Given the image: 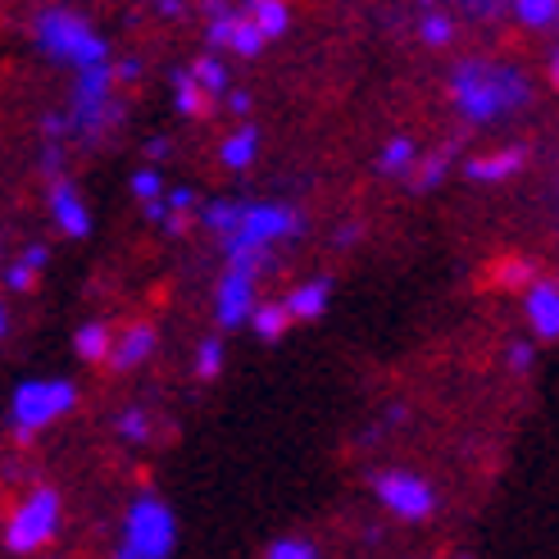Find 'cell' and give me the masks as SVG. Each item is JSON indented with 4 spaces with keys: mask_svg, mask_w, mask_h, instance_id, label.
<instances>
[{
    "mask_svg": "<svg viewBox=\"0 0 559 559\" xmlns=\"http://www.w3.org/2000/svg\"><path fill=\"white\" fill-rule=\"evenodd\" d=\"M37 277H41L37 269H27L23 260H14V264L5 269V287H10L14 296H23V292H33V287H37Z\"/></svg>",
    "mask_w": 559,
    "mask_h": 559,
    "instance_id": "34",
    "label": "cell"
},
{
    "mask_svg": "<svg viewBox=\"0 0 559 559\" xmlns=\"http://www.w3.org/2000/svg\"><path fill=\"white\" fill-rule=\"evenodd\" d=\"M246 323L255 328V337H260V342H277V337H283V332L292 328V319H287V310H283V300H255V310H250Z\"/></svg>",
    "mask_w": 559,
    "mask_h": 559,
    "instance_id": "20",
    "label": "cell"
},
{
    "mask_svg": "<svg viewBox=\"0 0 559 559\" xmlns=\"http://www.w3.org/2000/svg\"><path fill=\"white\" fill-rule=\"evenodd\" d=\"M19 260H23L27 269H37V273H41V269H46V260H50V250H46L41 241H33V246H23V255H19Z\"/></svg>",
    "mask_w": 559,
    "mask_h": 559,
    "instance_id": "39",
    "label": "cell"
},
{
    "mask_svg": "<svg viewBox=\"0 0 559 559\" xmlns=\"http://www.w3.org/2000/svg\"><path fill=\"white\" fill-rule=\"evenodd\" d=\"M264 559H319V546L314 542H305V537H277Z\"/></svg>",
    "mask_w": 559,
    "mask_h": 559,
    "instance_id": "29",
    "label": "cell"
},
{
    "mask_svg": "<svg viewBox=\"0 0 559 559\" xmlns=\"http://www.w3.org/2000/svg\"><path fill=\"white\" fill-rule=\"evenodd\" d=\"M60 519H64V496L55 487H33L27 491L14 514L5 519V550L10 555H37L55 542V533H60Z\"/></svg>",
    "mask_w": 559,
    "mask_h": 559,
    "instance_id": "7",
    "label": "cell"
},
{
    "mask_svg": "<svg viewBox=\"0 0 559 559\" xmlns=\"http://www.w3.org/2000/svg\"><path fill=\"white\" fill-rule=\"evenodd\" d=\"M132 195H136V201H155V195H164V178H159L155 164H151V169L132 174Z\"/></svg>",
    "mask_w": 559,
    "mask_h": 559,
    "instance_id": "31",
    "label": "cell"
},
{
    "mask_svg": "<svg viewBox=\"0 0 559 559\" xmlns=\"http://www.w3.org/2000/svg\"><path fill=\"white\" fill-rule=\"evenodd\" d=\"M164 233H169V237L187 233V214H164Z\"/></svg>",
    "mask_w": 559,
    "mask_h": 559,
    "instance_id": "45",
    "label": "cell"
},
{
    "mask_svg": "<svg viewBox=\"0 0 559 559\" xmlns=\"http://www.w3.org/2000/svg\"><path fill=\"white\" fill-rule=\"evenodd\" d=\"M187 73L195 78V87H201L210 100H218L223 92H228V64H223L218 55H201V60H195Z\"/></svg>",
    "mask_w": 559,
    "mask_h": 559,
    "instance_id": "22",
    "label": "cell"
},
{
    "mask_svg": "<svg viewBox=\"0 0 559 559\" xmlns=\"http://www.w3.org/2000/svg\"><path fill=\"white\" fill-rule=\"evenodd\" d=\"M468 5H473L478 19H496L500 10H510V0H468Z\"/></svg>",
    "mask_w": 559,
    "mask_h": 559,
    "instance_id": "41",
    "label": "cell"
},
{
    "mask_svg": "<svg viewBox=\"0 0 559 559\" xmlns=\"http://www.w3.org/2000/svg\"><path fill=\"white\" fill-rule=\"evenodd\" d=\"M523 314H527V328H533V337L542 342H555L559 337V283L555 277H533V283L523 287Z\"/></svg>",
    "mask_w": 559,
    "mask_h": 559,
    "instance_id": "11",
    "label": "cell"
},
{
    "mask_svg": "<svg viewBox=\"0 0 559 559\" xmlns=\"http://www.w3.org/2000/svg\"><path fill=\"white\" fill-rule=\"evenodd\" d=\"M60 174H64V146L46 142V151H41V178H60Z\"/></svg>",
    "mask_w": 559,
    "mask_h": 559,
    "instance_id": "36",
    "label": "cell"
},
{
    "mask_svg": "<svg viewBox=\"0 0 559 559\" xmlns=\"http://www.w3.org/2000/svg\"><path fill=\"white\" fill-rule=\"evenodd\" d=\"M178 550V514L169 500L142 491L123 514V537L115 559H169Z\"/></svg>",
    "mask_w": 559,
    "mask_h": 559,
    "instance_id": "5",
    "label": "cell"
},
{
    "mask_svg": "<svg viewBox=\"0 0 559 559\" xmlns=\"http://www.w3.org/2000/svg\"><path fill=\"white\" fill-rule=\"evenodd\" d=\"M201 5H205V14H223V10H233L228 0H201Z\"/></svg>",
    "mask_w": 559,
    "mask_h": 559,
    "instance_id": "48",
    "label": "cell"
},
{
    "mask_svg": "<svg viewBox=\"0 0 559 559\" xmlns=\"http://www.w3.org/2000/svg\"><path fill=\"white\" fill-rule=\"evenodd\" d=\"M115 64V60H109ZM109 64H92V69H78L73 73V96H69V136H82L87 146H100L105 132L119 123L123 105H115V73Z\"/></svg>",
    "mask_w": 559,
    "mask_h": 559,
    "instance_id": "4",
    "label": "cell"
},
{
    "mask_svg": "<svg viewBox=\"0 0 559 559\" xmlns=\"http://www.w3.org/2000/svg\"><path fill=\"white\" fill-rule=\"evenodd\" d=\"M300 228H305V218H300V210H292V205H277V201H241L237 228L223 237V255H228V260H250V264H269L273 246L300 237Z\"/></svg>",
    "mask_w": 559,
    "mask_h": 559,
    "instance_id": "3",
    "label": "cell"
},
{
    "mask_svg": "<svg viewBox=\"0 0 559 559\" xmlns=\"http://www.w3.org/2000/svg\"><path fill=\"white\" fill-rule=\"evenodd\" d=\"M414 164H418V146H414V136H391V142L378 151L373 169H378L382 178H409V174H414Z\"/></svg>",
    "mask_w": 559,
    "mask_h": 559,
    "instance_id": "18",
    "label": "cell"
},
{
    "mask_svg": "<svg viewBox=\"0 0 559 559\" xmlns=\"http://www.w3.org/2000/svg\"><path fill=\"white\" fill-rule=\"evenodd\" d=\"M10 337V310H5V300H0V342Z\"/></svg>",
    "mask_w": 559,
    "mask_h": 559,
    "instance_id": "47",
    "label": "cell"
},
{
    "mask_svg": "<svg viewBox=\"0 0 559 559\" xmlns=\"http://www.w3.org/2000/svg\"><path fill=\"white\" fill-rule=\"evenodd\" d=\"M223 100H228V109H233V119H246L250 115V105H255V96H250V92H223Z\"/></svg>",
    "mask_w": 559,
    "mask_h": 559,
    "instance_id": "38",
    "label": "cell"
},
{
    "mask_svg": "<svg viewBox=\"0 0 559 559\" xmlns=\"http://www.w3.org/2000/svg\"><path fill=\"white\" fill-rule=\"evenodd\" d=\"M264 37H260V27L250 23L246 14H237V23H233V33H228V50L237 55V60H260L264 55Z\"/></svg>",
    "mask_w": 559,
    "mask_h": 559,
    "instance_id": "24",
    "label": "cell"
},
{
    "mask_svg": "<svg viewBox=\"0 0 559 559\" xmlns=\"http://www.w3.org/2000/svg\"><path fill=\"white\" fill-rule=\"evenodd\" d=\"M78 405V386L69 378H27L14 386L10 396V432L14 441H33L37 432H46L50 424H60V418Z\"/></svg>",
    "mask_w": 559,
    "mask_h": 559,
    "instance_id": "6",
    "label": "cell"
},
{
    "mask_svg": "<svg viewBox=\"0 0 559 559\" xmlns=\"http://www.w3.org/2000/svg\"><path fill=\"white\" fill-rule=\"evenodd\" d=\"M328 300H332V277H305L283 296V310L292 323H314L328 310Z\"/></svg>",
    "mask_w": 559,
    "mask_h": 559,
    "instance_id": "14",
    "label": "cell"
},
{
    "mask_svg": "<svg viewBox=\"0 0 559 559\" xmlns=\"http://www.w3.org/2000/svg\"><path fill=\"white\" fill-rule=\"evenodd\" d=\"M142 210H146V218H151V223H164V214H169V205H164L159 195H155V201H142Z\"/></svg>",
    "mask_w": 559,
    "mask_h": 559,
    "instance_id": "44",
    "label": "cell"
},
{
    "mask_svg": "<svg viewBox=\"0 0 559 559\" xmlns=\"http://www.w3.org/2000/svg\"><path fill=\"white\" fill-rule=\"evenodd\" d=\"M460 559H473V555H460Z\"/></svg>",
    "mask_w": 559,
    "mask_h": 559,
    "instance_id": "49",
    "label": "cell"
},
{
    "mask_svg": "<svg viewBox=\"0 0 559 559\" xmlns=\"http://www.w3.org/2000/svg\"><path fill=\"white\" fill-rule=\"evenodd\" d=\"M533 82L514 64H496V60H460L451 69V105L460 109V119L473 128H487L500 119H514L533 105Z\"/></svg>",
    "mask_w": 559,
    "mask_h": 559,
    "instance_id": "1",
    "label": "cell"
},
{
    "mask_svg": "<svg viewBox=\"0 0 559 559\" xmlns=\"http://www.w3.org/2000/svg\"><path fill=\"white\" fill-rule=\"evenodd\" d=\"M445 169H451V155H418V164H414V191H432L441 178H445Z\"/></svg>",
    "mask_w": 559,
    "mask_h": 559,
    "instance_id": "28",
    "label": "cell"
},
{
    "mask_svg": "<svg viewBox=\"0 0 559 559\" xmlns=\"http://www.w3.org/2000/svg\"><path fill=\"white\" fill-rule=\"evenodd\" d=\"M523 164H527V151L523 146H510V151H491V155H473L464 164V174L468 182H483V187H496V182H510L523 174Z\"/></svg>",
    "mask_w": 559,
    "mask_h": 559,
    "instance_id": "13",
    "label": "cell"
},
{
    "mask_svg": "<svg viewBox=\"0 0 559 559\" xmlns=\"http://www.w3.org/2000/svg\"><path fill=\"white\" fill-rule=\"evenodd\" d=\"M260 142H264L260 128H255V123H241L237 132H228V136L218 142V164H223L228 174H246L250 164L260 159Z\"/></svg>",
    "mask_w": 559,
    "mask_h": 559,
    "instance_id": "15",
    "label": "cell"
},
{
    "mask_svg": "<svg viewBox=\"0 0 559 559\" xmlns=\"http://www.w3.org/2000/svg\"><path fill=\"white\" fill-rule=\"evenodd\" d=\"M159 346V332L151 323H132L123 332H115V342H109V355H105V365H115L119 373H132V369H142L146 359L155 355Z\"/></svg>",
    "mask_w": 559,
    "mask_h": 559,
    "instance_id": "12",
    "label": "cell"
},
{
    "mask_svg": "<svg viewBox=\"0 0 559 559\" xmlns=\"http://www.w3.org/2000/svg\"><path fill=\"white\" fill-rule=\"evenodd\" d=\"M109 342H115V328H109L105 319H87L73 332V355L82 359V365H105Z\"/></svg>",
    "mask_w": 559,
    "mask_h": 559,
    "instance_id": "17",
    "label": "cell"
},
{
    "mask_svg": "<svg viewBox=\"0 0 559 559\" xmlns=\"http://www.w3.org/2000/svg\"><path fill=\"white\" fill-rule=\"evenodd\" d=\"M174 109L182 119H205L210 115V96L195 87V78L187 69H174Z\"/></svg>",
    "mask_w": 559,
    "mask_h": 559,
    "instance_id": "19",
    "label": "cell"
},
{
    "mask_svg": "<svg viewBox=\"0 0 559 559\" xmlns=\"http://www.w3.org/2000/svg\"><path fill=\"white\" fill-rule=\"evenodd\" d=\"M46 210H50L55 228H60L64 237H73V241L92 237V210H87V201H82V191L73 187L69 174L46 178Z\"/></svg>",
    "mask_w": 559,
    "mask_h": 559,
    "instance_id": "10",
    "label": "cell"
},
{
    "mask_svg": "<svg viewBox=\"0 0 559 559\" xmlns=\"http://www.w3.org/2000/svg\"><path fill=\"white\" fill-rule=\"evenodd\" d=\"M246 19L260 27L264 41H277V37L292 33V5H287V0H250Z\"/></svg>",
    "mask_w": 559,
    "mask_h": 559,
    "instance_id": "16",
    "label": "cell"
},
{
    "mask_svg": "<svg viewBox=\"0 0 559 559\" xmlns=\"http://www.w3.org/2000/svg\"><path fill=\"white\" fill-rule=\"evenodd\" d=\"M233 23H237V14L233 10H223V14H210V23H205V41L210 46H228V33H233Z\"/></svg>",
    "mask_w": 559,
    "mask_h": 559,
    "instance_id": "35",
    "label": "cell"
},
{
    "mask_svg": "<svg viewBox=\"0 0 559 559\" xmlns=\"http://www.w3.org/2000/svg\"><path fill=\"white\" fill-rule=\"evenodd\" d=\"M159 201L169 205V214H191L195 205H201V195H195V187H164Z\"/></svg>",
    "mask_w": 559,
    "mask_h": 559,
    "instance_id": "33",
    "label": "cell"
},
{
    "mask_svg": "<svg viewBox=\"0 0 559 559\" xmlns=\"http://www.w3.org/2000/svg\"><path fill=\"white\" fill-rule=\"evenodd\" d=\"M33 41L50 64L73 69V73L92 64H109V41L96 33L87 14L64 10V5H50L33 19Z\"/></svg>",
    "mask_w": 559,
    "mask_h": 559,
    "instance_id": "2",
    "label": "cell"
},
{
    "mask_svg": "<svg viewBox=\"0 0 559 559\" xmlns=\"http://www.w3.org/2000/svg\"><path fill=\"white\" fill-rule=\"evenodd\" d=\"M418 41L432 46V50L451 46L455 41V19L445 10H424V19H418Z\"/></svg>",
    "mask_w": 559,
    "mask_h": 559,
    "instance_id": "25",
    "label": "cell"
},
{
    "mask_svg": "<svg viewBox=\"0 0 559 559\" xmlns=\"http://www.w3.org/2000/svg\"><path fill=\"white\" fill-rule=\"evenodd\" d=\"M223 359H228V346H223V337H205L201 346H195V378L214 382L223 373Z\"/></svg>",
    "mask_w": 559,
    "mask_h": 559,
    "instance_id": "27",
    "label": "cell"
},
{
    "mask_svg": "<svg viewBox=\"0 0 559 559\" xmlns=\"http://www.w3.org/2000/svg\"><path fill=\"white\" fill-rule=\"evenodd\" d=\"M255 277H260V264L250 260H228V269L218 273L214 283V319L223 332H233L250 319L255 310Z\"/></svg>",
    "mask_w": 559,
    "mask_h": 559,
    "instance_id": "9",
    "label": "cell"
},
{
    "mask_svg": "<svg viewBox=\"0 0 559 559\" xmlns=\"http://www.w3.org/2000/svg\"><path fill=\"white\" fill-rule=\"evenodd\" d=\"M506 365H510V373H533L537 346H533V342H510V346H506Z\"/></svg>",
    "mask_w": 559,
    "mask_h": 559,
    "instance_id": "32",
    "label": "cell"
},
{
    "mask_svg": "<svg viewBox=\"0 0 559 559\" xmlns=\"http://www.w3.org/2000/svg\"><path fill=\"white\" fill-rule=\"evenodd\" d=\"M146 155H151V159H164V155H169V136H151Z\"/></svg>",
    "mask_w": 559,
    "mask_h": 559,
    "instance_id": "46",
    "label": "cell"
},
{
    "mask_svg": "<svg viewBox=\"0 0 559 559\" xmlns=\"http://www.w3.org/2000/svg\"><path fill=\"white\" fill-rule=\"evenodd\" d=\"M510 14L533 33H550L559 23V0H510Z\"/></svg>",
    "mask_w": 559,
    "mask_h": 559,
    "instance_id": "21",
    "label": "cell"
},
{
    "mask_svg": "<svg viewBox=\"0 0 559 559\" xmlns=\"http://www.w3.org/2000/svg\"><path fill=\"white\" fill-rule=\"evenodd\" d=\"M195 210H201V228H210V233L223 241V237L237 228L241 201H228V195H223V201H205V205H195Z\"/></svg>",
    "mask_w": 559,
    "mask_h": 559,
    "instance_id": "23",
    "label": "cell"
},
{
    "mask_svg": "<svg viewBox=\"0 0 559 559\" xmlns=\"http://www.w3.org/2000/svg\"><path fill=\"white\" fill-rule=\"evenodd\" d=\"M159 19H182L187 14V0H151Z\"/></svg>",
    "mask_w": 559,
    "mask_h": 559,
    "instance_id": "42",
    "label": "cell"
},
{
    "mask_svg": "<svg viewBox=\"0 0 559 559\" xmlns=\"http://www.w3.org/2000/svg\"><path fill=\"white\" fill-rule=\"evenodd\" d=\"M41 136H46V142H64V136H69V119L64 115H46L41 119Z\"/></svg>",
    "mask_w": 559,
    "mask_h": 559,
    "instance_id": "37",
    "label": "cell"
},
{
    "mask_svg": "<svg viewBox=\"0 0 559 559\" xmlns=\"http://www.w3.org/2000/svg\"><path fill=\"white\" fill-rule=\"evenodd\" d=\"M359 233H365V228H359V223H342L337 246H342V250H346V246H355V241H359Z\"/></svg>",
    "mask_w": 559,
    "mask_h": 559,
    "instance_id": "43",
    "label": "cell"
},
{
    "mask_svg": "<svg viewBox=\"0 0 559 559\" xmlns=\"http://www.w3.org/2000/svg\"><path fill=\"white\" fill-rule=\"evenodd\" d=\"M496 277H500L506 287H527V283L537 277V269H533V260H500Z\"/></svg>",
    "mask_w": 559,
    "mask_h": 559,
    "instance_id": "30",
    "label": "cell"
},
{
    "mask_svg": "<svg viewBox=\"0 0 559 559\" xmlns=\"http://www.w3.org/2000/svg\"><path fill=\"white\" fill-rule=\"evenodd\" d=\"M373 487V500L391 514V519H401V523H424L441 510V496L428 478H418V473L409 468H382L369 478Z\"/></svg>",
    "mask_w": 559,
    "mask_h": 559,
    "instance_id": "8",
    "label": "cell"
},
{
    "mask_svg": "<svg viewBox=\"0 0 559 559\" xmlns=\"http://www.w3.org/2000/svg\"><path fill=\"white\" fill-rule=\"evenodd\" d=\"M109 73H115V82H123V87H128V82L142 78V60H119V64H109Z\"/></svg>",
    "mask_w": 559,
    "mask_h": 559,
    "instance_id": "40",
    "label": "cell"
},
{
    "mask_svg": "<svg viewBox=\"0 0 559 559\" xmlns=\"http://www.w3.org/2000/svg\"><path fill=\"white\" fill-rule=\"evenodd\" d=\"M115 432H119V441H128V445H146V441H151V414H146L142 405L119 409Z\"/></svg>",
    "mask_w": 559,
    "mask_h": 559,
    "instance_id": "26",
    "label": "cell"
}]
</instances>
